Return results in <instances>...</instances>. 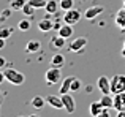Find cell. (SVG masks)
<instances>
[{
	"label": "cell",
	"mask_w": 125,
	"mask_h": 117,
	"mask_svg": "<svg viewBox=\"0 0 125 117\" xmlns=\"http://www.w3.org/2000/svg\"><path fill=\"white\" fill-rule=\"evenodd\" d=\"M3 73H5V79L8 81L10 84H13V86H22L24 81H25L24 73L14 70V68H6Z\"/></svg>",
	"instance_id": "6da1fadb"
},
{
	"label": "cell",
	"mask_w": 125,
	"mask_h": 117,
	"mask_svg": "<svg viewBox=\"0 0 125 117\" xmlns=\"http://www.w3.org/2000/svg\"><path fill=\"white\" fill-rule=\"evenodd\" d=\"M125 92V74H114L111 78V93L119 95Z\"/></svg>",
	"instance_id": "7a4b0ae2"
},
{
	"label": "cell",
	"mask_w": 125,
	"mask_h": 117,
	"mask_svg": "<svg viewBox=\"0 0 125 117\" xmlns=\"http://www.w3.org/2000/svg\"><path fill=\"white\" fill-rule=\"evenodd\" d=\"M62 68H57V67H51L48 71L44 73V81L48 86H54V84L60 82L62 81Z\"/></svg>",
	"instance_id": "3957f363"
},
{
	"label": "cell",
	"mask_w": 125,
	"mask_h": 117,
	"mask_svg": "<svg viewBox=\"0 0 125 117\" xmlns=\"http://www.w3.org/2000/svg\"><path fill=\"white\" fill-rule=\"evenodd\" d=\"M81 18H83V13H81L78 8H71V10H68V11L63 13V18L62 19H63L65 24L74 25V24H78V22L81 21Z\"/></svg>",
	"instance_id": "277c9868"
},
{
	"label": "cell",
	"mask_w": 125,
	"mask_h": 117,
	"mask_svg": "<svg viewBox=\"0 0 125 117\" xmlns=\"http://www.w3.org/2000/svg\"><path fill=\"white\" fill-rule=\"evenodd\" d=\"M85 46H87V38H84V37L74 38V40H71L70 44H68V51H70V52L81 54V52H84V48Z\"/></svg>",
	"instance_id": "5b68a950"
},
{
	"label": "cell",
	"mask_w": 125,
	"mask_h": 117,
	"mask_svg": "<svg viewBox=\"0 0 125 117\" xmlns=\"http://www.w3.org/2000/svg\"><path fill=\"white\" fill-rule=\"evenodd\" d=\"M103 11H104V8H103L101 5L89 6V8L84 11V18L87 19V21H94V19H95V18H98V16H100Z\"/></svg>",
	"instance_id": "8992f818"
},
{
	"label": "cell",
	"mask_w": 125,
	"mask_h": 117,
	"mask_svg": "<svg viewBox=\"0 0 125 117\" xmlns=\"http://www.w3.org/2000/svg\"><path fill=\"white\" fill-rule=\"evenodd\" d=\"M97 89L100 90L103 95L111 93V79L108 76H100L97 79Z\"/></svg>",
	"instance_id": "52a82bcc"
},
{
	"label": "cell",
	"mask_w": 125,
	"mask_h": 117,
	"mask_svg": "<svg viewBox=\"0 0 125 117\" xmlns=\"http://www.w3.org/2000/svg\"><path fill=\"white\" fill-rule=\"evenodd\" d=\"M62 97V101H63V109L68 112V114H73L74 109H76V101H74V98L70 95V93H63Z\"/></svg>",
	"instance_id": "ba28073f"
},
{
	"label": "cell",
	"mask_w": 125,
	"mask_h": 117,
	"mask_svg": "<svg viewBox=\"0 0 125 117\" xmlns=\"http://www.w3.org/2000/svg\"><path fill=\"white\" fill-rule=\"evenodd\" d=\"M65 41H67V40L57 33L55 37H51V40H49V46H51L54 51H60V49L65 48Z\"/></svg>",
	"instance_id": "9c48e42d"
},
{
	"label": "cell",
	"mask_w": 125,
	"mask_h": 117,
	"mask_svg": "<svg viewBox=\"0 0 125 117\" xmlns=\"http://www.w3.org/2000/svg\"><path fill=\"white\" fill-rule=\"evenodd\" d=\"M46 103L54 109H63V101H62L60 95H48L46 97Z\"/></svg>",
	"instance_id": "30bf717a"
},
{
	"label": "cell",
	"mask_w": 125,
	"mask_h": 117,
	"mask_svg": "<svg viewBox=\"0 0 125 117\" xmlns=\"http://www.w3.org/2000/svg\"><path fill=\"white\" fill-rule=\"evenodd\" d=\"M114 22H116V25L120 29V30L125 32V8H124V6L116 13V16H114Z\"/></svg>",
	"instance_id": "8fae6325"
},
{
	"label": "cell",
	"mask_w": 125,
	"mask_h": 117,
	"mask_svg": "<svg viewBox=\"0 0 125 117\" xmlns=\"http://www.w3.org/2000/svg\"><path fill=\"white\" fill-rule=\"evenodd\" d=\"M117 112L119 111H125V92L119 93V95H114V108Z\"/></svg>",
	"instance_id": "7c38bea8"
},
{
	"label": "cell",
	"mask_w": 125,
	"mask_h": 117,
	"mask_svg": "<svg viewBox=\"0 0 125 117\" xmlns=\"http://www.w3.org/2000/svg\"><path fill=\"white\" fill-rule=\"evenodd\" d=\"M38 30L40 32H51V30H54V21H51V19H48V18L38 21Z\"/></svg>",
	"instance_id": "4fadbf2b"
},
{
	"label": "cell",
	"mask_w": 125,
	"mask_h": 117,
	"mask_svg": "<svg viewBox=\"0 0 125 117\" xmlns=\"http://www.w3.org/2000/svg\"><path fill=\"white\" fill-rule=\"evenodd\" d=\"M40 49H41V43L37 41V40H32V41H29V43L25 44V52H27V54L40 52Z\"/></svg>",
	"instance_id": "5bb4252c"
},
{
	"label": "cell",
	"mask_w": 125,
	"mask_h": 117,
	"mask_svg": "<svg viewBox=\"0 0 125 117\" xmlns=\"http://www.w3.org/2000/svg\"><path fill=\"white\" fill-rule=\"evenodd\" d=\"M71 82H73V76H68L62 81V86L59 89V93L63 95V93H70L71 92Z\"/></svg>",
	"instance_id": "9a60e30c"
},
{
	"label": "cell",
	"mask_w": 125,
	"mask_h": 117,
	"mask_svg": "<svg viewBox=\"0 0 125 117\" xmlns=\"http://www.w3.org/2000/svg\"><path fill=\"white\" fill-rule=\"evenodd\" d=\"M57 10H60V5H59L57 0H48V3L44 6V11L48 14H57Z\"/></svg>",
	"instance_id": "2e32d148"
},
{
	"label": "cell",
	"mask_w": 125,
	"mask_h": 117,
	"mask_svg": "<svg viewBox=\"0 0 125 117\" xmlns=\"http://www.w3.org/2000/svg\"><path fill=\"white\" fill-rule=\"evenodd\" d=\"M100 103L103 105V108H108V109H113L114 108V95L113 93H106L100 98Z\"/></svg>",
	"instance_id": "e0dca14e"
},
{
	"label": "cell",
	"mask_w": 125,
	"mask_h": 117,
	"mask_svg": "<svg viewBox=\"0 0 125 117\" xmlns=\"http://www.w3.org/2000/svg\"><path fill=\"white\" fill-rule=\"evenodd\" d=\"M60 37H63L65 40H68L70 37H73V25H70V24H65L63 22V25L60 27V30L57 32Z\"/></svg>",
	"instance_id": "ac0fdd59"
},
{
	"label": "cell",
	"mask_w": 125,
	"mask_h": 117,
	"mask_svg": "<svg viewBox=\"0 0 125 117\" xmlns=\"http://www.w3.org/2000/svg\"><path fill=\"white\" fill-rule=\"evenodd\" d=\"M65 65V57L62 56L60 52H55L54 56H52V58H51V67H57V68H62Z\"/></svg>",
	"instance_id": "d6986e66"
},
{
	"label": "cell",
	"mask_w": 125,
	"mask_h": 117,
	"mask_svg": "<svg viewBox=\"0 0 125 117\" xmlns=\"http://www.w3.org/2000/svg\"><path fill=\"white\" fill-rule=\"evenodd\" d=\"M103 109L104 108H103V105H101L100 101H94V103H90V106H89V112H90L92 117H97Z\"/></svg>",
	"instance_id": "ffe728a7"
},
{
	"label": "cell",
	"mask_w": 125,
	"mask_h": 117,
	"mask_svg": "<svg viewBox=\"0 0 125 117\" xmlns=\"http://www.w3.org/2000/svg\"><path fill=\"white\" fill-rule=\"evenodd\" d=\"M30 105H32V108H35V109H41V108H44V105H48V103H46V98L37 95V97H33V98H32Z\"/></svg>",
	"instance_id": "44dd1931"
},
{
	"label": "cell",
	"mask_w": 125,
	"mask_h": 117,
	"mask_svg": "<svg viewBox=\"0 0 125 117\" xmlns=\"http://www.w3.org/2000/svg\"><path fill=\"white\" fill-rule=\"evenodd\" d=\"M13 32H14V29L10 27V25H6V24L0 25V38H3V40L10 38V37L13 35Z\"/></svg>",
	"instance_id": "7402d4cb"
},
{
	"label": "cell",
	"mask_w": 125,
	"mask_h": 117,
	"mask_svg": "<svg viewBox=\"0 0 125 117\" xmlns=\"http://www.w3.org/2000/svg\"><path fill=\"white\" fill-rule=\"evenodd\" d=\"M59 5H60V10L68 11V10L74 8V0H59Z\"/></svg>",
	"instance_id": "603a6c76"
},
{
	"label": "cell",
	"mask_w": 125,
	"mask_h": 117,
	"mask_svg": "<svg viewBox=\"0 0 125 117\" xmlns=\"http://www.w3.org/2000/svg\"><path fill=\"white\" fill-rule=\"evenodd\" d=\"M25 3H27V0H10V8L19 11V10H22V6H24Z\"/></svg>",
	"instance_id": "cb8c5ba5"
},
{
	"label": "cell",
	"mask_w": 125,
	"mask_h": 117,
	"mask_svg": "<svg viewBox=\"0 0 125 117\" xmlns=\"http://www.w3.org/2000/svg\"><path fill=\"white\" fill-rule=\"evenodd\" d=\"M35 10H37V8H33V6H32L30 3H29V0H27V3H25V5L22 6L21 11L24 13V14L27 16V18H32V16H33V13H35Z\"/></svg>",
	"instance_id": "d4e9b609"
},
{
	"label": "cell",
	"mask_w": 125,
	"mask_h": 117,
	"mask_svg": "<svg viewBox=\"0 0 125 117\" xmlns=\"http://www.w3.org/2000/svg\"><path fill=\"white\" fill-rule=\"evenodd\" d=\"M18 29H19L21 32L30 30V21H29V19H21V21L18 22Z\"/></svg>",
	"instance_id": "484cf974"
},
{
	"label": "cell",
	"mask_w": 125,
	"mask_h": 117,
	"mask_svg": "<svg viewBox=\"0 0 125 117\" xmlns=\"http://www.w3.org/2000/svg\"><path fill=\"white\" fill-rule=\"evenodd\" d=\"M29 3H30L33 8L40 10V8H44L46 3H48V0H29Z\"/></svg>",
	"instance_id": "4316f807"
},
{
	"label": "cell",
	"mask_w": 125,
	"mask_h": 117,
	"mask_svg": "<svg viewBox=\"0 0 125 117\" xmlns=\"http://www.w3.org/2000/svg\"><path fill=\"white\" fill-rule=\"evenodd\" d=\"M83 89V82H81L78 78H73V82H71V92H79Z\"/></svg>",
	"instance_id": "83f0119b"
},
{
	"label": "cell",
	"mask_w": 125,
	"mask_h": 117,
	"mask_svg": "<svg viewBox=\"0 0 125 117\" xmlns=\"http://www.w3.org/2000/svg\"><path fill=\"white\" fill-rule=\"evenodd\" d=\"M11 10L13 8H5V10H2V13H0V22H3L5 19H8L10 16H11Z\"/></svg>",
	"instance_id": "f1b7e54d"
},
{
	"label": "cell",
	"mask_w": 125,
	"mask_h": 117,
	"mask_svg": "<svg viewBox=\"0 0 125 117\" xmlns=\"http://www.w3.org/2000/svg\"><path fill=\"white\" fill-rule=\"evenodd\" d=\"M97 117H111L109 109H108V108H104V109H103V111H101V112H100V114H98Z\"/></svg>",
	"instance_id": "f546056e"
},
{
	"label": "cell",
	"mask_w": 125,
	"mask_h": 117,
	"mask_svg": "<svg viewBox=\"0 0 125 117\" xmlns=\"http://www.w3.org/2000/svg\"><path fill=\"white\" fill-rule=\"evenodd\" d=\"M62 25H63V24H60V22H59V19H57V21H54V30H55V32H59Z\"/></svg>",
	"instance_id": "4dcf8cb0"
},
{
	"label": "cell",
	"mask_w": 125,
	"mask_h": 117,
	"mask_svg": "<svg viewBox=\"0 0 125 117\" xmlns=\"http://www.w3.org/2000/svg\"><path fill=\"white\" fill-rule=\"evenodd\" d=\"M5 67H6V58L0 57V70H2V68H5Z\"/></svg>",
	"instance_id": "1f68e13d"
},
{
	"label": "cell",
	"mask_w": 125,
	"mask_h": 117,
	"mask_svg": "<svg viewBox=\"0 0 125 117\" xmlns=\"http://www.w3.org/2000/svg\"><path fill=\"white\" fill-rule=\"evenodd\" d=\"M3 48H5V40H3V38H0V51H2Z\"/></svg>",
	"instance_id": "d6a6232c"
},
{
	"label": "cell",
	"mask_w": 125,
	"mask_h": 117,
	"mask_svg": "<svg viewBox=\"0 0 125 117\" xmlns=\"http://www.w3.org/2000/svg\"><path fill=\"white\" fill-rule=\"evenodd\" d=\"M3 81H5V73H3V71H0V84H2Z\"/></svg>",
	"instance_id": "836d02e7"
},
{
	"label": "cell",
	"mask_w": 125,
	"mask_h": 117,
	"mask_svg": "<svg viewBox=\"0 0 125 117\" xmlns=\"http://www.w3.org/2000/svg\"><path fill=\"white\" fill-rule=\"evenodd\" d=\"M92 90H94V87H92V86H85V92H87V93H90Z\"/></svg>",
	"instance_id": "e575fe53"
},
{
	"label": "cell",
	"mask_w": 125,
	"mask_h": 117,
	"mask_svg": "<svg viewBox=\"0 0 125 117\" xmlns=\"http://www.w3.org/2000/svg\"><path fill=\"white\" fill-rule=\"evenodd\" d=\"M116 117H125V111H119L117 112V116Z\"/></svg>",
	"instance_id": "d590c367"
},
{
	"label": "cell",
	"mask_w": 125,
	"mask_h": 117,
	"mask_svg": "<svg viewBox=\"0 0 125 117\" xmlns=\"http://www.w3.org/2000/svg\"><path fill=\"white\" fill-rule=\"evenodd\" d=\"M120 56L125 57V48H122V51H120Z\"/></svg>",
	"instance_id": "8d00e7d4"
},
{
	"label": "cell",
	"mask_w": 125,
	"mask_h": 117,
	"mask_svg": "<svg viewBox=\"0 0 125 117\" xmlns=\"http://www.w3.org/2000/svg\"><path fill=\"white\" fill-rule=\"evenodd\" d=\"M29 117H38V114H30Z\"/></svg>",
	"instance_id": "74e56055"
},
{
	"label": "cell",
	"mask_w": 125,
	"mask_h": 117,
	"mask_svg": "<svg viewBox=\"0 0 125 117\" xmlns=\"http://www.w3.org/2000/svg\"><path fill=\"white\" fill-rule=\"evenodd\" d=\"M3 95H5V93H2V92H0V100H2V98H3Z\"/></svg>",
	"instance_id": "f35d334b"
},
{
	"label": "cell",
	"mask_w": 125,
	"mask_h": 117,
	"mask_svg": "<svg viewBox=\"0 0 125 117\" xmlns=\"http://www.w3.org/2000/svg\"><path fill=\"white\" fill-rule=\"evenodd\" d=\"M122 6H124V8H125V0H122Z\"/></svg>",
	"instance_id": "ab89813d"
},
{
	"label": "cell",
	"mask_w": 125,
	"mask_h": 117,
	"mask_svg": "<svg viewBox=\"0 0 125 117\" xmlns=\"http://www.w3.org/2000/svg\"><path fill=\"white\" fill-rule=\"evenodd\" d=\"M18 117H29V116H18Z\"/></svg>",
	"instance_id": "60d3db41"
},
{
	"label": "cell",
	"mask_w": 125,
	"mask_h": 117,
	"mask_svg": "<svg viewBox=\"0 0 125 117\" xmlns=\"http://www.w3.org/2000/svg\"><path fill=\"white\" fill-rule=\"evenodd\" d=\"M122 48H125V41H124V46H122Z\"/></svg>",
	"instance_id": "b9f144b4"
},
{
	"label": "cell",
	"mask_w": 125,
	"mask_h": 117,
	"mask_svg": "<svg viewBox=\"0 0 125 117\" xmlns=\"http://www.w3.org/2000/svg\"><path fill=\"white\" fill-rule=\"evenodd\" d=\"M79 2H84V0H79Z\"/></svg>",
	"instance_id": "7bdbcfd3"
}]
</instances>
